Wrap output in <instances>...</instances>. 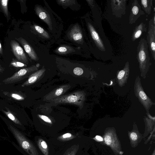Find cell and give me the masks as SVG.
<instances>
[{"mask_svg":"<svg viewBox=\"0 0 155 155\" xmlns=\"http://www.w3.org/2000/svg\"><path fill=\"white\" fill-rule=\"evenodd\" d=\"M37 70L36 66L35 65L21 69L11 77L4 80L2 82L5 84H9L19 81L27 76L30 73Z\"/></svg>","mask_w":155,"mask_h":155,"instance_id":"7","label":"cell"},{"mask_svg":"<svg viewBox=\"0 0 155 155\" xmlns=\"http://www.w3.org/2000/svg\"><path fill=\"white\" fill-rule=\"evenodd\" d=\"M7 110L5 111L2 110L3 112L10 119L15 125L22 130L23 129V125L20 121L16 117L9 109L6 108Z\"/></svg>","mask_w":155,"mask_h":155,"instance_id":"20","label":"cell"},{"mask_svg":"<svg viewBox=\"0 0 155 155\" xmlns=\"http://www.w3.org/2000/svg\"><path fill=\"white\" fill-rule=\"evenodd\" d=\"M134 90L136 96L145 108L147 113H148L152 105H155V103L152 101L144 92L139 76H137L135 79Z\"/></svg>","mask_w":155,"mask_h":155,"instance_id":"5","label":"cell"},{"mask_svg":"<svg viewBox=\"0 0 155 155\" xmlns=\"http://www.w3.org/2000/svg\"><path fill=\"white\" fill-rule=\"evenodd\" d=\"M7 125L20 148L29 155H38L34 144L23 133L10 123H7Z\"/></svg>","mask_w":155,"mask_h":155,"instance_id":"1","label":"cell"},{"mask_svg":"<svg viewBox=\"0 0 155 155\" xmlns=\"http://www.w3.org/2000/svg\"><path fill=\"white\" fill-rule=\"evenodd\" d=\"M16 39L21 44L26 52L32 59L35 61L38 60V57L35 52L24 39L20 37Z\"/></svg>","mask_w":155,"mask_h":155,"instance_id":"15","label":"cell"},{"mask_svg":"<svg viewBox=\"0 0 155 155\" xmlns=\"http://www.w3.org/2000/svg\"><path fill=\"white\" fill-rule=\"evenodd\" d=\"M148 113L147 116L150 119H151L153 120H155V117H153L151 116V115L149 114H148V113Z\"/></svg>","mask_w":155,"mask_h":155,"instance_id":"35","label":"cell"},{"mask_svg":"<svg viewBox=\"0 0 155 155\" xmlns=\"http://www.w3.org/2000/svg\"><path fill=\"white\" fill-rule=\"evenodd\" d=\"M45 70L42 68L30 75L28 80L22 85V87H24L34 83L42 75Z\"/></svg>","mask_w":155,"mask_h":155,"instance_id":"17","label":"cell"},{"mask_svg":"<svg viewBox=\"0 0 155 155\" xmlns=\"http://www.w3.org/2000/svg\"><path fill=\"white\" fill-rule=\"evenodd\" d=\"M105 143L109 146L116 154L121 155L123 152L121 150V147L117 134L113 129L110 128L105 132L104 135Z\"/></svg>","mask_w":155,"mask_h":155,"instance_id":"6","label":"cell"},{"mask_svg":"<svg viewBox=\"0 0 155 155\" xmlns=\"http://www.w3.org/2000/svg\"><path fill=\"white\" fill-rule=\"evenodd\" d=\"M73 72L77 75H81L83 74V70L80 68L76 67L74 69Z\"/></svg>","mask_w":155,"mask_h":155,"instance_id":"32","label":"cell"},{"mask_svg":"<svg viewBox=\"0 0 155 155\" xmlns=\"http://www.w3.org/2000/svg\"><path fill=\"white\" fill-rule=\"evenodd\" d=\"M145 14L141 10V6L137 0H134L132 2L130 13L129 16V23L132 24L142 15Z\"/></svg>","mask_w":155,"mask_h":155,"instance_id":"10","label":"cell"},{"mask_svg":"<svg viewBox=\"0 0 155 155\" xmlns=\"http://www.w3.org/2000/svg\"><path fill=\"white\" fill-rule=\"evenodd\" d=\"M37 144L39 149L45 155H48V146L44 140L41 138L38 139L37 141Z\"/></svg>","mask_w":155,"mask_h":155,"instance_id":"22","label":"cell"},{"mask_svg":"<svg viewBox=\"0 0 155 155\" xmlns=\"http://www.w3.org/2000/svg\"><path fill=\"white\" fill-rule=\"evenodd\" d=\"M10 96L13 98L18 101H22L25 99L23 96L18 93H11Z\"/></svg>","mask_w":155,"mask_h":155,"instance_id":"27","label":"cell"},{"mask_svg":"<svg viewBox=\"0 0 155 155\" xmlns=\"http://www.w3.org/2000/svg\"><path fill=\"white\" fill-rule=\"evenodd\" d=\"M147 40L152 57L155 60V25L153 24L152 19H150L149 22Z\"/></svg>","mask_w":155,"mask_h":155,"instance_id":"8","label":"cell"},{"mask_svg":"<svg viewBox=\"0 0 155 155\" xmlns=\"http://www.w3.org/2000/svg\"><path fill=\"white\" fill-rule=\"evenodd\" d=\"M152 1V0H142L140 1L143 9L148 15L151 13V8L153 6Z\"/></svg>","mask_w":155,"mask_h":155,"instance_id":"21","label":"cell"},{"mask_svg":"<svg viewBox=\"0 0 155 155\" xmlns=\"http://www.w3.org/2000/svg\"><path fill=\"white\" fill-rule=\"evenodd\" d=\"M152 120L151 119H149L147 118V117H146V121L148 127V131H150L152 129L153 121H152Z\"/></svg>","mask_w":155,"mask_h":155,"instance_id":"31","label":"cell"},{"mask_svg":"<svg viewBox=\"0 0 155 155\" xmlns=\"http://www.w3.org/2000/svg\"><path fill=\"white\" fill-rule=\"evenodd\" d=\"M73 50L71 47L67 46H61L59 47L55 50V52L60 54H65L71 52Z\"/></svg>","mask_w":155,"mask_h":155,"instance_id":"23","label":"cell"},{"mask_svg":"<svg viewBox=\"0 0 155 155\" xmlns=\"http://www.w3.org/2000/svg\"><path fill=\"white\" fill-rule=\"evenodd\" d=\"M130 71L129 62H127L124 68L119 71L117 74V81L118 85L120 87L124 85L127 83Z\"/></svg>","mask_w":155,"mask_h":155,"instance_id":"12","label":"cell"},{"mask_svg":"<svg viewBox=\"0 0 155 155\" xmlns=\"http://www.w3.org/2000/svg\"><path fill=\"white\" fill-rule=\"evenodd\" d=\"M59 4L65 5H69L74 3V1L72 0H58Z\"/></svg>","mask_w":155,"mask_h":155,"instance_id":"29","label":"cell"},{"mask_svg":"<svg viewBox=\"0 0 155 155\" xmlns=\"http://www.w3.org/2000/svg\"><path fill=\"white\" fill-rule=\"evenodd\" d=\"M148 48L147 40L144 38H141L137 47V58L139 63L141 75L144 78L151 65Z\"/></svg>","mask_w":155,"mask_h":155,"instance_id":"2","label":"cell"},{"mask_svg":"<svg viewBox=\"0 0 155 155\" xmlns=\"http://www.w3.org/2000/svg\"><path fill=\"white\" fill-rule=\"evenodd\" d=\"M95 138L97 140L100 141H103V138L101 136L98 135H96Z\"/></svg>","mask_w":155,"mask_h":155,"instance_id":"34","label":"cell"},{"mask_svg":"<svg viewBox=\"0 0 155 155\" xmlns=\"http://www.w3.org/2000/svg\"><path fill=\"white\" fill-rule=\"evenodd\" d=\"M70 87V86L69 85L61 86L48 94L46 96L45 99L49 101L58 97L64 93Z\"/></svg>","mask_w":155,"mask_h":155,"instance_id":"16","label":"cell"},{"mask_svg":"<svg viewBox=\"0 0 155 155\" xmlns=\"http://www.w3.org/2000/svg\"><path fill=\"white\" fill-rule=\"evenodd\" d=\"M10 45L12 52L16 58L23 63L28 64L27 57L22 47L19 43L14 40L10 42Z\"/></svg>","mask_w":155,"mask_h":155,"instance_id":"9","label":"cell"},{"mask_svg":"<svg viewBox=\"0 0 155 155\" xmlns=\"http://www.w3.org/2000/svg\"><path fill=\"white\" fill-rule=\"evenodd\" d=\"M152 19L153 21V24L155 25V15L154 13V14L153 16V17Z\"/></svg>","mask_w":155,"mask_h":155,"instance_id":"37","label":"cell"},{"mask_svg":"<svg viewBox=\"0 0 155 155\" xmlns=\"http://www.w3.org/2000/svg\"><path fill=\"white\" fill-rule=\"evenodd\" d=\"M152 155H155V150H154L153 151V153Z\"/></svg>","mask_w":155,"mask_h":155,"instance_id":"38","label":"cell"},{"mask_svg":"<svg viewBox=\"0 0 155 155\" xmlns=\"http://www.w3.org/2000/svg\"><path fill=\"white\" fill-rule=\"evenodd\" d=\"M0 53L2 54H3V50L1 44L0 42Z\"/></svg>","mask_w":155,"mask_h":155,"instance_id":"36","label":"cell"},{"mask_svg":"<svg viewBox=\"0 0 155 155\" xmlns=\"http://www.w3.org/2000/svg\"><path fill=\"white\" fill-rule=\"evenodd\" d=\"M77 151L76 148H74L67 154V155H75Z\"/></svg>","mask_w":155,"mask_h":155,"instance_id":"33","label":"cell"},{"mask_svg":"<svg viewBox=\"0 0 155 155\" xmlns=\"http://www.w3.org/2000/svg\"><path fill=\"white\" fill-rule=\"evenodd\" d=\"M8 0H0V5L4 13L7 17L8 16Z\"/></svg>","mask_w":155,"mask_h":155,"instance_id":"25","label":"cell"},{"mask_svg":"<svg viewBox=\"0 0 155 155\" xmlns=\"http://www.w3.org/2000/svg\"><path fill=\"white\" fill-rule=\"evenodd\" d=\"M1 135H0V138L1 137Z\"/></svg>","mask_w":155,"mask_h":155,"instance_id":"40","label":"cell"},{"mask_svg":"<svg viewBox=\"0 0 155 155\" xmlns=\"http://www.w3.org/2000/svg\"><path fill=\"white\" fill-rule=\"evenodd\" d=\"M85 100V93L83 91H78L69 94L59 96L49 101L55 104L68 103L81 107Z\"/></svg>","mask_w":155,"mask_h":155,"instance_id":"4","label":"cell"},{"mask_svg":"<svg viewBox=\"0 0 155 155\" xmlns=\"http://www.w3.org/2000/svg\"><path fill=\"white\" fill-rule=\"evenodd\" d=\"M38 117L45 122L49 124H52V122L51 119L48 117L44 115L38 114Z\"/></svg>","mask_w":155,"mask_h":155,"instance_id":"30","label":"cell"},{"mask_svg":"<svg viewBox=\"0 0 155 155\" xmlns=\"http://www.w3.org/2000/svg\"><path fill=\"white\" fill-rule=\"evenodd\" d=\"M11 64L15 67H26L27 65L22 62L17 61L16 60H13L11 63Z\"/></svg>","mask_w":155,"mask_h":155,"instance_id":"26","label":"cell"},{"mask_svg":"<svg viewBox=\"0 0 155 155\" xmlns=\"http://www.w3.org/2000/svg\"><path fill=\"white\" fill-rule=\"evenodd\" d=\"M2 70L0 68V71H2Z\"/></svg>","mask_w":155,"mask_h":155,"instance_id":"39","label":"cell"},{"mask_svg":"<svg viewBox=\"0 0 155 155\" xmlns=\"http://www.w3.org/2000/svg\"><path fill=\"white\" fill-rule=\"evenodd\" d=\"M35 10L39 18L45 22L50 30H52V28L51 19L48 13L43 8L38 5L36 6Z\"/></svg>","mask_w":155,"mask_h":155,"instance_id":"14","label":"cell"},{"mask_svg":"<svg viewBox=\"0 0 155 155\" xmlns=\"http://www.w3.org/2000/svg\"><path fill=\"white\" fill-rule=\"evenodd\" d=\"M34 27L36 31L42 36L47 38H50L48 33L41 27L38 25H34Z\"/></svg>","mask_w":155,"mask_h":155,"instance_id":"24","label":"cell"},{"mask_svg":"<svg viewBox=\"0 0 155 155\" xmlns=\"http://www.w3.org/2000/svg\"><path fill=\"white\" fill-rule=\"evenodd\" d=\"M87 27L90 35L95 46L101 53H105L107 51V43L109 42L105 35L102 27L97 26V28L91 23L88 22Z\"/></svg>","mask_w":155,"mask_h":155,"instance_id":"3","label":"cell"},{"mask_svg":"<svg viewBox=\"0 0 155 155\" xmlns=\"http://www.w3.org/2000/svg\"><path fill=\"white\" fill-rule=\"evenodd\" d=\"M147 28L146 24L141 22L136 26L133 31L131 36V39L133 41L138 38L144 32H146Z\"/></svg>","mask_w":155,"mask_h":155,"instance_id":"18","label":"cell"},{"mask_svg":"<svg viewBox=\"0 0 155 155\" xmlns=\"http://www.w3.org/2000/svg\"><path fill=\"white\" fill-rule=\"evenodd\" d=\"M128 134L131 145L133 147H136L140 140L141 134L138 131L133 129L131 131L129 132Z\"/></svg>","mask_w":155,"mask_h":155,"instance_id":"19","label":"cell"},{"mask_svg":"<svg viewBox=\"0 0 155 155\" xmlns=\"http://www.w3.org/2000/svg\"><path fill=\"white\" fill-rule=\"evenodd\" d=\"M126 0L111 1V8L113 13L117 17L120 16L125 13Z\"/></svg>","mask_w":155,"mask_h":155,"instance_id":"11","label":"cell"},{"mask_svg":"<svg viewBox=\"0 0 155 155\" xmlns=\"http://www.w3.org/2000/svg\"><path fill=\"white\" fill-rule=\"evenodd\" d=\"M68 35L70 39L77 42L83 41V35L82 31L78 25H75L69 31Z\"/></svg>","mask_w":155,"mask_h":155,"instance_id":"13","label":"cell"},{"mask_svg":"<svg viewBox=\"0 0 155 155\" xmlns=\"http://www.w3.org/2000/svg\"><path fill=\"white\" fill-rule=\"evenodd\" d=\"M73 137V136L70 133L65 134L61 136L59 138L63 140H67L71 139Z\"/></svg>","mask_w":155,"mask_h":155,"instance_id":"28","label":"cell"}]
</instances>
